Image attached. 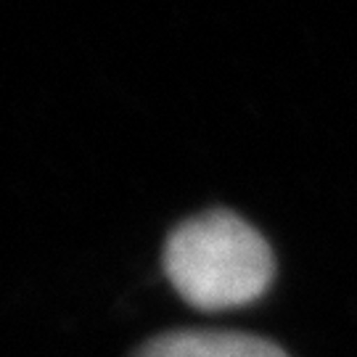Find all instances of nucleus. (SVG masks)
<instances>
[{
	"instance_id": "obj_2",
	"label": "nucleus",
	"mask_w": 357,
	"mask_h": 357,
	"mask_svg": "<svg viewBox=\"0 0 357 357\" xmlns=\"http://www.w3.org/2000/svg\"><path fill=\"white\" fill-rule=\"evenodd\" d=\"M132 357H289L270 339L241 331H167L138 347Z\"/></svg>"
},
{
	"instance_id": "obj_1",
	"label": "nucleus",
	"mask_w": 357,
	"mask_h": 357,
	"mask_svg": "<svg viewBox=\"0 0 357 357\" xmlns=\"http://www.w3.org/2000/svg\"><path fill=\"white\" fill-rule=\"evenodd\" d=\"M167 281L196 310L217 312L257 302L275 278L265 236L228 209L183 220L162 255Z\"/></svg>"
}]
</instances>
